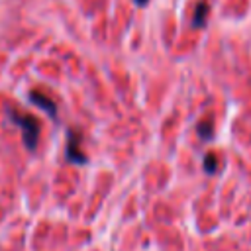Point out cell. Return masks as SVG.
Wrapping results in <instances>:
<instances>
[{
    "instance_id": "obj_1",
    "label": "cell",
    "mask_w": 251,
    "mask_h": 251,
    "mask_svg": "<svg viewBox=\"0 0 251 251\" xmlns=\"http://www.w3.org/2000/svg\"><path fill=\"white\" fill-rule=\"evenodd\" d=\"M8 116H10V122L22 129V139H24V145L27 147V151H35L37 141H39V122L33 116L16 112L12 108L8 110Z\"/></svg>"
},
{
    "instance_id": "obj_2",
    "label": "cell",
    "mask_w": 251,
    "mask_h": 251,
    "mask_svg": "<svg viewBox=\"0 0 251 251\" xmlns=\"http://www.w3.org/2000/svg\"><path fill=\"white\" fill-rule=\"evenodd\" d=\"M80 133L76 129H69L67 131V151H65V157L69 163H75V165H86L88 163V157L82 153L80 149Z\"/></svg>"
},
{
    "instance_id": "obj_3",
    "label": "cell",
    "mask_w": 251,
    "mask_h": 251,
    "mask_svg": "<svg viewBox=\"0 0 251 251\" xmlns=\"http://www.w3.org/2000/svg\"><path fill=\"white\" fill-rule=\"evenodd\" d=\"M29 100H31L37 108H41L43 112H47V116H49L51 120H57V104H55L49 96H45V94L39 92V90H31V92H29Z\"/></svg>"
},
{
    "instance_id": "obj_4",
    "label": "cell",
    "mask_w": 251,
    "mask_h": 251,
    "mask_svg": "<svg viewBox=\"0 0 251 251\" xmlns=\"http://www.w3.org/2000/svg\"><path fill=\"white\" fill-rule=\"evenodd\" d=\"M208 12H210L208 2H206V0H200V2L196 4V8H194V14H192V27H194V29H200V27L206 25Z\"/></svg>"
},
{
    "instance_id": "obj_5",
    "label": "cell",
    "mask_w": 251,
    "mask_h": 251,
    "mask_svg": "<svg viewBox=\"0 0 251 251\" xmlns=\"http://www.w3.org/2000/svg\"><path fill=\"white\" fill-rule=\"evenodd\" d=\"M196 131H198V135H200L204 141H210V139L214 137V122H212L210 118L200 120L198 126H196Z\"/></svg>"
},
{
    "instance_id": "obj_6",
    "label": "cell",
    "mask_w": 251,
    "mask_h": 251,
    "mask_svg": "<svg viewBox=\"0 0 251 251\" xmlns=\"http://www.w3.org/2000/svg\"><path fill=\"white\" fill-rule=\"evenodd\" d=\"M202 169L208 173V175H216L218 173V159L214 153H206L204 159H202Z\"/></svg>"
},
{
    "instance_id": "obj_7",
    "label": "cell",
    "mask_w": 251,
    "mask_h": 251,
    "mask_svg": "<svg viewBox=\"0 0 251 251\" xmlns=\"http://www.w3.org/2000/svg\"><path fill=\"white\" fill-rule=\"evenodd\" d=\"M133 2H135V6L143 8V6H147V2H149V0H133Z\"/></svg>"
}]
</instances>
